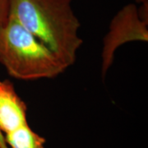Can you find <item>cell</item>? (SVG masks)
Here are the masks:
<instances>
[{
	"label": "cell",
	"instance_id": "cell-7",
	"mask_svg": "<svg viewBox=\"0 0 148 148\" xmlns=\"http://www.w3.org/2000/svg\"><path fill=\"white\" fill-rule=\"evenodd\" d=\"M0 148H9L6 143L4 135L1 131H0Z\"/></svg>",
	"mask_w": 148,
	"mask_h": 148
},
{
	"label": "cell",
	"instance_id": "cell-8",
	"mask_svg": "<svg viewBox=\"0 0 148 148\" xmlns=\"http://www.w3.org/2000/svg\"><path fill=\"white\" fill-rule=\"evenodd\" d=\"M135 3L139 4L142 8L145 9H148V0H134Z\"/></svg>",
	"mask_w": 148,
	"mask_h": 148
},
{
	"label": "cell",
	"instance_id": "cell-5",
	"mask_svg": "<svg viewBox=\"0 0 148 148\" xmlns=\"http://www.w3.org/2000/svg\"><path fill=\"white\" fill-rule=\"evenodd\" d=\"M6 143L9 148H45L46 140L34 132L29 124L4 135Z\"/></svg>",
	"mask_w": 148,
	"mask_h": 148
},
{
	"label": "cell",
	"instance_id": "cell-2",
	"mask_svg": "<svg viewBox=\"0 0 148 148\" xmlns=\"http://www.w3.org/2000/svg\"><path fill=\"white\" fill-rule=\"evenodd\" d=\"M0 64L18 80L53 78L68 67L45 44L13 18L0 28Z\"/></svg>",
	"mask_w": 148,
	"mask_h": 148
},
{
	"label": "cell",
	"instance_id": "cell-3",
	"mask_svg": "<svg viewBox=\"0 0 148 148\" xmlns=\"http://www.w3.org/2000/svg\"><path fill=\"white\" fill-rule=\"evenodd\" d=\"M148 41V9L128 3L116 12L103 39L101 51V75L106 77L114 60L119 48L129 42Z\"/></svg>",
	"mask_w": 148,
	"mask_h": 148
},
{
	"label": "cell",
	"instance_id": "cell-4",
	"mask_svg": "<svg viewBox=\"0 0 148 148\" xmlns=\"http://www.w3.org/2000/svg\"><path fill=\"white\" fill-rule=\"evenodd\" d=\"M27 123L26 103L10 81H0V131L5 135Z\"/></svg>",
	"mask_w": 148,
	"mask_h": 148
},
{
	"label": "cell",
	"instance_id": "cell-1",
	"mask_svg": "<svg viewBox=\"0 0 148 148\" xmlns=\"http://www.w3.org/2000/svg\"><path fill=\"white\" fill-rule=\"evenodd\" d=\"M9 16L49 47L68 68L82 45L72 0H9Z\"/></svg>",
	"mask_w": 148,
	"mask_h": 148
},
{
	"label": "cell",
	"instance_id": "cell-6",
	"mask_svg": "<svg viewBox=\"0 0 148 148\" xmlns=\"http://www.w3.org/2000/svg\"><path fill=\"white\" fill-rule=\"evenodd\" d=\"M9 17V0H0V28Z\"/></svg>",
	"mask_w": 148,
	"mask_h": 148
}]
</instances>
